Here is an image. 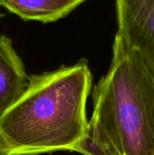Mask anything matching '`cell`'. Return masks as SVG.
Here are the masks:
<instances>
[{"instance_id":"1","label":"cell","mask_w":154,"mask_h":155,"mask_svg":"<svg viewBox=\"0 0 154 155\" xmlns=\"http://www.w3.org/2000/svg\"><path fill=\"white\" fill-rule=\"evenodd\" d=\"M88 63L30 76L26 90L0 116V155L73 152L88 129Z\"/></svg>"},{"instance_id":"2","label":"cell","mask_w":154,"mask_h":155,"mask_svg":"<svg viewBox=\"0 0 154 155\" xmlns=\"http://www.w3.org/2000/svg\"><path fill=\"white\" fill-rule=\"evenodd\" d=\"M84 155H154V74L118 34L107 74L93 93Z\"/></svg>"},{"instance_id":"3","label":"cell","mask_w":154,"mask_h":155,"mask_svg":"<svg viewBox=\"0 0 154 155\" xmlns=\"http://www.w3.org/2000/svg\"><path fill=\"white\" fill-rule=\"evenodd\" d=\"M118 31L154 74V0H115Z\"/></svg>"},{"instance_id":"4","label":"cell","mask_w":154,"mask_h":155,"mask_svg":"<svg viewBox=\"0 0 154 155\" xmlns=\"http://www.w3.org/2000/svg\"><path fill=\"white\" fill-rule=\"evenodd\" d=\"M29 80L12 40L5 35H0V116L24 94Z\"/></svg>"},{"instance_id":"5","label":"cell","mask_w":154,"mask_h":155,"mask_svg":"<svg viewBox=\"0 0 154 155\" xmlns=\"http://www.w3.org/2000/svg\"><path fill=\"white\" fill-rule=\"evenodd\" d=\"M84 0H0V6L25 21L55 22L74 10Z\"/></svg>"},{"instance_id":"6","label":"cell","mask_w":154,"mask_h":155,"mask_svg":"<svg viewBox=\"0 0 154 155\" xmlns=\"http://www.w3.org/2000/svg\"><path fill=\"white\" fill-rule=\"evenodd\" d=\"M3 16H4V15H3V14H2V13L0 12V18H2Z\"/></svg>"}]
</instances>
